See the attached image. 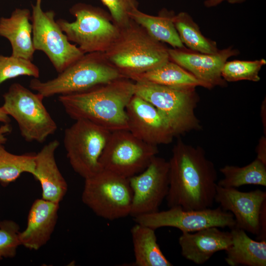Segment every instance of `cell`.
Here are the masks:
<instances>
[{
  "mask_svg": "<svg viewBox=\"0 0 266 266\" xmlns=\"http://www.w3.org/2000/svg\"><path fill=\"white\" fill-rule=\"evenodd\" d=\"M20 227L11 220L0 221V261L14 258L21 245L19 238Z\"/></svg>",
  "mask_w": 266,
  "mask_h": 266,
  "instance_id": "obj_30",
  "label": "cell"
},
{
  "mask_svg": "<svg viewBox=\"0 0 266 266\" xmlns=\"http://www.w3.org/2000/svg\"><path fill=\"white\" fill-rule=\"evenodd\" d=\"M173 22L180 40L190 50L208 54L219 51L216 42L203 35L198 24L187 13L174 15Z\"/></svg>",
  "mask_w": 266,
  "mask_h": 266,
  "instance_id": "obj_26",
  "label": "cell"
},
{
  "mask_svg": "<svg viewBox=\"0 0 266 266\" xmlns=\"http://www.w3.org/2000/svg\"><path fill=\"white\" fill-rule=\"evenodd\" d=\"M132 198L128 178L102 169L85 179L82 200L100 217L114 220L130 215Z\"/></svg>",
  "mask_w": 266,
  "mask_h": 266,
  "instance_id": "obj_8",
  "label": "cell"
},
{
  "mask_svg": "<svg viewBox=\"0 0 266 266\" xmlns=\"http://www.w3.org/2000/svg\"><path fill=\"white\" fill-rule=\"evenodd\" d=\"M10 117L6 114L2 106L0 107V122L7 124L10 122Z\"/></svg>",
  "mask_w": 266,
  "mask_h": 266,
  "instance_id": "obj_36",
  "label": "cell"
},
{
  "mask_svg": "<svg viewBox=\"0 0 266 266\" xmlns=\"http://www.w3.org/2000/svg\"><path fill=\"white\" fill-rule=\"evenodd\" d=\"M195 88H174L144 81L134 83V95L148 101L161 112L175 136L201 129L195 114L200 100Z\"/></svg>",
  "mask_w": 266,
  "mask_h": 266,
  "instance_id": "obj_5",
  "label": "cell"
},
{
  "mask_svg": "<svg viewBox=\"0 0 266 266\" xmlns=\"http://www.w3.org/2000/svg\"><path fill=\"white\" fill-rule=\"evenodd\" d=\"M124 77L103 52H92L84 54L52 79L41 81L33 78L29 87L48 98L84 91Z\"/></svg>",
  "mask_w": 266,
  "mask_h": 266,
  "instance_id": "obj_4",
  "label": "cell"
},
{
  "mask_svg": "<svg viewBox=\"0 0 266 266\" xmlns=\"http://www.w3.org/2000/svg\"><path fill=\"white\" fill-rule=\"evenodd\" d=\"M59 145L58 140H52L35 154L34 172L33 175L40 183L42 198L59 203L67 191V184L55 159V151Z\"/></svg>",
  "mask_w": 266,
  "mask_h": 266,
  "instance_id": "obj_19",
  "label": "cell"
},
{
  "mask_svg": "<svg viewBox=\"0 0 266 266\" xmlns=\"http://www.w3.org/2000/svg\"><path fill=\"white\" fill-rule=\"evenodd\" d=\"M259 233L257 235L259 240H266V200H265L261 207L259 217Z\"/></svg>",
  "mask_w": 266,
  "mask_h": 266,
  "instance_id": "obj_32",
  "label": "cell"
},
{
  "mask_svg": "<svg viewBox=\"0 0 266 266\" xmlns=\"http://www.w3.org/2000/svg\"><path fill=\"white\" fill-rule=\"evenodd\" d=\"M168 163V207L187 210L211 208L215 201L217 173L204 150L180 139Z\"/></svg>",
  "mask_w": 266,
  "mask_h": 266,
  "instance_id": "obj_1",
  "label": "cell"
},
{
  "mask_svg": "<svg viewBox=\"0 0 266 266\" xmlns=\"http://www.w3.org/2000/svg\"><path fill=\"white\" fill-rule=\"evenodd\" d=\"M232 242L225 250V261L230 266H266V240L252 239L243 230L231 229Z\"/></svg>",
  "mask_w": 266,
  "mask_h": 266,
  "instance_id": "obj_21",
  "label": "cell"
},
{
  "mask_svg": "<svg viewBox=\"0 0 266 266\" xmlns=\"http://www.w3.org/2000/svg\"><path fill=\"white\" fill-rule=\"evenodd\" d=\"M224 0H227L232 3H239L244 1L245 0H207L204 2L206 6L211 7L216 6Z\"/></svg>",
  "mask_w": 266,
  "mask_h": 266,
  "instance_id": "obj_35",
  "label": "cell"
},
{
  "mask_svg": "<svg viewBox=\"0 0 266 266\" xmlns=\"http://www.w3.org/2000/svg\"><path fill=\"white\" fill-rule=\"evenodd\" d=\"M32 7L31 20L34 48L46 54L59 73L84 53L69 41L55 20V12L42 10L41 0H36Z\"/></svg>",
  "mask_w": 266,
  "mask_h": 266,
  "instance_id": "obj_11",
  "label": "cell"
},
{
  "mask_svg": "<svg viewBox=\"0 0 266 266\" xmlns=\"http://www.w3.org/2000/svg\"><path fill=\"white\" fill-rule=\"evenodd\" d=\"M133 218L136 223L155 230L169 227L179 229L182 233H193L212 227L231 229L235 225L233 214L220 206L189 210L172 207L166 210L143 214Z\"/></svg>",
  "mask_w": 266,
  "mask_h": 266,
  "instance_id": "obj_12",
  "label": "cell"
},
{
  "mask_svg": "<svg viewBox=\"0 0 266 266\" xmlns=\"http://www.w3.org/2000/svg\"><path fill=\"white\" fill-rule=\"evenodd\" d=\"M111 132L86 120H77L66 128L64 145L72 169L84 179L102 169L100 157Z\"/></svg>",
  "mask_w": 266,
  "mask_h": 266,
  "instance_id": "obj_9",
  "label": "cell"
},
{
  "mask_svg": "<svg viewBox=\"0 0 266 266\" xmlns=\"http://www.w3.org/2000/svg\"><path fill=\"white\" fill-rule=\"evenodd\" d=\"M133 81H144L174 88H207V86L188 71L169 60L163 65L130 78Z\"/></svg>",
  "mask_w": 266,
  "mask_h": 266,
  "instance_id": "obj_24",
  "label": "cell"
},
{
  "mask_svg": "<svg viewBox=\"0 0 266 266\" xmlns=\"http://www.w3.org/2000/svg\"><path fill=\"white\" fill-rule=\"evenodd\" d=\"M35 154L16 155L6 150L0 143V183L6 186L15 181L23 173L33 175L35 168Z\"/></svg>",
  "mask_w": 266,
  "mask_h": 266,
  "instance_id": "obj_27",
  "label": "cell"
},
{
  "mask_svg": "<svg viewBox=\"0 0 266 266\" xmlns=\"http://www.w3.org/2000/svg\"><path fill=\"white\" fill-rule=\"evenodd\" d=\"M129 15L132 20L142 27L155 39L167 43L174 48H186L174 26L173 13L163 10L158 16H152L135 7L130 11Z\"/></svg>",
  "mask_w": 266,
  "mask_h": 266,
  "instance_id": "obj_22",
  "label": "cell"
},
{
  "mask_svg": "<svg viewBox=\"0 0 266 266\" xmlns=\"http://www.w3.org/2000/svg\"><path fill=\"white\" fill-rule=\"evenodd\" d=\"M168 49L131 20L104 52L107 61L123 75H133L156 68L169 61Z\"/></svg>",
  "mask_w": 266,
  "mask_h": 266,
  "instance_id": "obj_3",
  "label": "cell"
},
{
  "mask_svg": "<svg viewBox=\"0 0 266 266\" xmlns=\"http://www.w3.org/2000/svg\"><path fill=\"white\" fill-rule=\"evenodd\" d=\"M266 137H263L260 139L259 144L257 147V158L259 160H261L264 164H266Z\"/></svg>",
  "mask_w": 266,
  "mask_h": 266,
  "instance_id": "obj_33",
  "label": "cell"
},
{
  "mask_svg": "<svg viewBox=\"0 0 266 266\" xmlns=\"http://www.w3.org/2000/svg\"><path fill=\"white\" fill-rule=\"evenodd\" d=\"M59 203L42 199L35 200L29 212L25 229L20 232L21 245L38 250L50 240L58 218Z\"/></svg>",
  "mask_w": 266,
  "mask_h": 266,
  "instance_id": "obj_17",
  "label": "cell"
},
{
  "mask_svg": "<svg viewBox=\"0 0 266 266\" xmlns=\"http://www.w3.org/2000/svg\"><path fill=\"white\" fill-rule=\"evenodd\" d=\"M168 161L156 156L142 172L128 178L133 192L130 216L159 211L168 193Z\"/></svg>",
  "mask_w": 266,
  "mask_h": 266,
  "instance_id": "obj_13",
  "label": "cell"
},
{
  "mask_svg": "<svg viewBox=\"0 0 266 266\" xmlns=\"http://www.w3.org/2000/svg\"><path fill=\"white\" fill-rule=\"evenodd\" d=\"M126 111L128 130L141 140L157 146L171 143L175 136L165 116L143 98L134 95Z\"/></svg>",
  "mask_w": 266,
  "mask_h": 266,
  "instance_id": "obj_14",
  "label": "cell"
},
{
  "mask_svg": "<svg viewBox=\"0 0 266 266\" xmlns=\"http://www.w3.org/2000/svg\"><path fill=\"white\" fill-rule=\"evenodd\" d=\"M134 83L121 78L84 91L59 95L58 100L74 120H88L111 132L128 130L126 108L134 95Z\"/></svg>",
  "mask_w": 266,
  "mask_h": 266,
  "instance_id": "obj_2",
  "label": "cell"
},
{
  "mask_svg": "<svg viewBox=\"0 0 266 266\" xmlns=\"http://www.w3.org/2000/svg\"><path fill=\"white\" fill-rule=\"evenodd\" d=\"M168 53L170 61L188 71L210 89L227 85L221 74L223 66L229 57L238 55L239 52L231 46L214 54L195 52L186 48L168 49Z\"/></svg>",
  "mask_w": 266,
  "mask_h": 266,
  "instance_id": "obj_15",
  "label": "cell"
},
{
  "mask_svg": "<svg viewBox=\"0 0 266 266\" xmlns=\"http://www.w3.org/2000/svg\"><path fill=\"white\" fill-rule=\"evenodd\" d=\"M214 200L223 209L233 214L235 227L259 234V217L262 205L266 200L265 191L257 189L244 192L217 185Z\"/></svg>",
  "mask_w": 266,
  "mask_h": 266,
  "instance_id": "obj_16",
  "label": "cell"
},
{
  "mask_svg": "<svg viewBox=\"0 0 266 266\" xmlns=\"http://www.w3.org/2000/svg\"><path fill=\"white\" fill-rule=\"evenodd\" d=\"M266 64L264 59L255 61L233 60L226 62L224 65L221 74L227 82L249 80L257 82L262 67Z\"/></svg>",
  "mask_w": 266,
  "mask_h": 266,
  "instance_id": "obj_28",
  "label": "cell"
},
{
  "mask_svg": "<svg viewBox=\"0 0 266 266\" xmlns=\"http://www.w3.org/2000/svg\"><path fill=\"white\" fill-rule=\"evenodd\" d=\"M220 171L224 178L217 185L222 187L236 188L246 185L266 186V164L257 158L242 167L226 165Z\"/></svg>",
  "mask_w": 266,
  "mask_h": 266,
  "instance_id": "obj_25",
  "label": "cell"
},
{
  "mask_svg": "<svg viewBox=\"0 0 266 266\" xmlns=\"http://www.w3.org/2000/svg\"><path fill=\"white\" fill-rule=\"evenodd\" d=\"M38 67L32 61L11 55L0 54V86L5 81L20 76H28L38 78Z\"/></svg>",
  "mask_w": 266,
  "mask_h": 266,
  "instance_id": "obj_29",
  "label": "cell"
},
{
  "mask_svg": "<svg viewBox=\"0 0 266 266\" xmlns=\"http://www.w3.org/2000/svg\"><path fill=\"white\" fill-rule=\"evenodd\" d=\"M70 12L74 21L59 19L57 23L69 41L84 54L105 52L119 34L120 28L110 15L99 7L79 3L72 6Z\"/></svg>",
  "mask_w": 266,
  "mask_h": 266,
  "instance_id": "obj_6",
  "label": "cell"
},
{
  "mask_svg": "<svg viewBox=\"0 0 266 266\" xmlns=\"http://www.w3.org/2000/svg\"><path fill=\"white\" fill-rule=\"evenodd\" d=\"M31 13L27 8H16L8 17L0 18V36L6 38L12 48L11 55L32 61L33 47Z\"/></svg>",
  "mask_w": 266,
  "mask_h": 266,
  "instance_id": "obj_20",
  "label": "cell"
},
{
  "mask_svg": "<svg viewBox=\"0 0 266 266\" xmlns=\"http://www.w3.org/2000/svg\"><path fill=\"white\" fill-rule=\"evenodd\" d=\"M136 266H172L157 243L155 230L136 223L131 230Z\"/></svg>",
  "mask_w": 266,
  "mask_h": 266,
  "instance_id": "obj_23",
  "label": "cell"
},
{
  "mask_svg": "<svg viewBox=\"0 0 266 266\" xmlns=\"http://www.w3.org/2000/svg\"><path fill=\"white\" fill-rule=\"evenodd\" d=\"M107 7L113 22L119 28L127 26L131 19L130 11L137 7L136 0H100Z\"/></svg>",
  "mask_w": 266,
  "mask_h": 266,
  "instance_id": "obj_31",
  "label": "cell"
},
{
  "mask_svg": "<svg viewBox=\"0 0 266 266\" xmlns=\"http://www.w3.org/2000/svg\"><path fill=\"white\" fill-rule=\"evenodd\" d=\"M12 128L9 123L3 124L0 126V143L5 144L7 139L6 135L11 133Z\"/></svg>",
  "mask_w": 266,
  "mask_h": 266,
  "instance_id": "obj_34",
  "label": "cell"
},
{
  "mask_svg": "<svg viewBox=\"0 0 266 266\" xmlns=\"http://www.w3.org/2000/svg\"><path fill=\"white\" fill-rule=\"evenodd\" d=\"M232 242L230 232L216 227L182 233L178 239L182 256L197 265L203 264L216 252L226 250Z\"/></svg>",
  "mask_w": 266,
  "mask_h": 266,
  "instance_id": "obj_18",
  "label": "cell"
},
{
  "mask_svg": "<svg viewBox=\"0 0 266 266\" xmlns=\"http://www.w3.org/2000/svg\"><path fill=\"white\" fill-rule=\"evenodd\" d=\"M158 153L157 146L119 130L111 132L100 162L102 169L129 178L145 169Z\"/></svg>",
  "mask_w": 266,
  "mask_h": 266,
  "instance_id": "obj_10",
  "label": "cell"
},
{
  "mask_svg": "<svg viewBox=\"0 0 266 266\" xmlns=\"http://www.w3.org/2000/svg\"><path fill=\"white\" fill-rule=\"evenodd\" d=\"M3 98L1 106L16 121L26 141L43 143L57 131V125L45 107L44 97L41 94L14 83L3 95Z\"/></svg>",
  "mask_w": 266,
  "mask_h": 266,
  "instance_id": "obj_7",
  "label": "cell"
}]
</instances>
